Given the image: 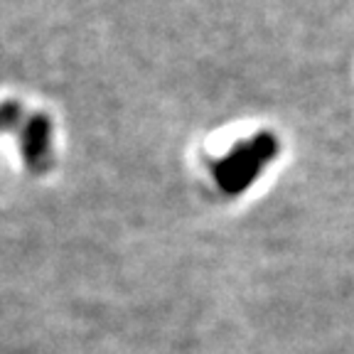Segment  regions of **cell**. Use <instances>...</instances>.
I'll list each match as a JSON object with an SVG mask.
<instances>
[{"instance_id":"6da1fadb","label":"cell","mask_w":354,"mask_h":354,"mask_svg":"<svg viewBox=\"0 0 354 354\" xmlns=\"http://www.w3.org/2000/svg\"><path fill=\"white\" fill-rule=\"evenodd\" d=\"M278 155V140L271 133H259L246 143L229 150L214 165V177L219 187L229 194H239L254 183L259 172Z\"/></svg>"},{"instance_id":"7a4b0ae2","label":"cell","mask_w":354,"mask_h":354,"mask_svg":"<svg viewBox=\"0 0 354 354\" xmlns=\"http://www.w3.org/2000/svg\"><path fill=\"white\" fill-rule=\"evenodd\" d=\"M50 136L52 128L47 116H32L22 131V158L32 170H42L50 153Z\"/></svg>"},{"instance_id":"3957f363","label":"cell","mask_w":354,"mask_h":354,"mask_svg":"<svg viewBox=\"0 0 354 354\" xmlns=\"http://www.w3.org/2000/svg\"><path fill=\"white\" fill-rule=\"evenodd\" d=\"M17 121H20V106L12 104V101L0 106V131H8V128H12Z\"/></svg>"}]
</instances>
